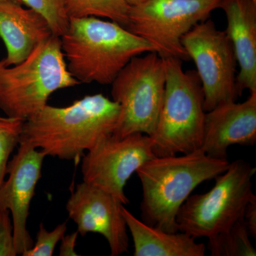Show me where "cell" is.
Masks as SVG:
<instances>
[{
	"label": "cell",
	"mask_w": 256,
	"mask_h": 256,
	"mask_svg": "<svg viewBox=\"0 0 256 256\" xmlns=\"http://www.w3.org/2000/svg\"><path fill=\"white\" fill-rule=\"evenodd\" d=\"M256 168L244 160L230 162L224 172L214 178L212 190L190 195L176 216L178 232L196 238L223 232L242 220L248 203L254 196L252 180Z\"/></svg>",
	"instance_id": "cell-6"
},
{
	"label": "cell",
	"mask_w": 256,
	"mask_h": 256,
	"mask_svg": "<svg viewBox=\"0 0 256 256\" xmlns=\"http://www.w3.org/2000/svg\"><path fill=\"white\" fill-rule=\"evenodd\" d=\"M156 156L150 137L134 133L122 138H104L87 151L82 160V182L114 196L124 205L126 183L148 160Z\"/></svg>",
	"instance_id": "cell-10"
},
{
	"label": "cell",
	"mask_w": 256,
	"mask_h": 256,
	"mask_svg": "<svg viewBox=\"0 0 256 256\" xmlns=\"http://www.w3.org/2000/svg\"><path fill=\"white\" fill-rule=\"evenodd\" d=\"M207 248L212 256H256V250L244 220L208 238Z\"/></svg>",
	"instance_id": "cell-18"
},
{
	"label": "cell",
	"mask_w": 256,
	"mask_h": 256,
	"mask_svg": "<svg viewBox=\"0 0 256 256\" xmlns=\"http://www.w3.org/2000/svg\"><path fill=\"white\" fill-rule=\"evenodd\" d=\"M242 220L246 226L248 230L250 236L256 237V196L254 195L252 200L248 203L244 216Z\"/></svg>",
	"instance_id": "cell-23"
},
{
	"label": "cell",
	"mask_w": 256,
	"mask_h": 256,
	"mask_svg": "<svg viewBox=\"0 0 256 256\" xmlns=\"http://www.w3.org/2000/svg\"><path fill=\"white\" fill-rule=\"evenodd\" d=\"M256 142V92L242 104L217 106L205 114L201 150L216 159H227L230 146Z\"/></svg>",
	"instance_id": "cell-13"
},
{
	"label": "cell",
	"mask_w": 256,
	"mask_h": 256,
	"mask_svg": "<svg viewBox=\"0 0 256 256\" xmlns=\"http://www.w3.org/2000/svg\"><path fill=\"white\" fill-rule=\"evenodd\" d=\"M78 230L69 235L64 236L60 242V256H77L75 248L78 236Z\"/></svg>",
	"instance_id": "cell-24"
},
{
	"label": "cell",
	"mask_w": 256,
	"mask_h": 256,
	"mask_svg": "<svg viewBox=\"0 0 256 256\" xmlns=\"http://www.w3.org/2000/svg\"><path fill=\"white\" fill-rule=\"evenodd\" d=\"M190 60L194 62L204 92V110L235 102L239 96L236 86V56L226 32L218 30L207 18L195 25L182 38Z\"/></svg>",
	"instance_id": "cell-9"
},
{
	"label": "cell",
	"mask_w": 256,
	"mask_h": 256,
	"mask_svg": "<svg viewBox=\"0 0 256 256\" xmlns=\"http://www.w3.org/2000/svg\"><path fill=\"white\" fill-rule=\"evenodd\" d=\"M122 205L110 194L82 182L76 186L66 207L79 234H101L108 242L110 255L118 256L127 252L129 248Z\"/></svg>",
	"instance_id": "cell-12"
},
{
	"label": "cell",
	"mask_w": 256,
	"mask_h": 256,
	"mask_svg": "<svg viewBox=\"0 0 256 256\" xmlns=\"http://www.w3.org/2000/svg\"><path fill=\"white\" fill-rule=\"evenodd\" d=\"M252 1H254V2H256V0H252Z\"/></svg>",
	"instance_id": "cell-27"
},
{
	"label": "cell",
	"mask_w": 256,
	"mask_h": 256,
	"mask_svg": "<svg viewBox=\"0 0 256 256\" xmlns=\"http://www.w3.org/2000/svg\"><path fill=\"white\" fill-rule=\"evenodd\" d=\"M124 1L129 6H134L142 4V3L146 2V0H124Z\"/></svg>",
	"instance_id": "cell-25"
},
{
	"label": "cell",
	"mask_w": 256,
	"mask_h": 256,
	"mask_svg": "<svg viewBox=\"0 0 256 256\" xmlns=\"http://www.w3.org/2000/svg\"><path fill=\"white\" fill-rule=\"evenodd\" d=\"M60 38L67 68L80 84H111L132 58L156 52L119 24L96 16L70 18Z\"/></svg>",
	"instance_id": "cell-2"
},
{
	"label": "cell",
	"mask_w": 256,
	"mask_h": 256,
	"mask_svg": "<svg viewBox=\"0 0 256 256\" xmlns=\"http://www.w3.org/2000/svg\"><path fill=\"white\" fill-rule=\"evenodd\" d=\"M124 0H68L69 18L96 16L119 24L126 28L130 10Z\"/></svg>",
	"instance_id": "cell-17"
},
{
	"label": "cell",
	"mask_w": 256,
	"mask_h": 256,
	"mask_svg": "<svg viewBox=\"0 0 256 256\" xmlns=\"http://www.w3.org/2000/svg\"><path fill=\"white\" fill-rule=\"evenodd\" d=\"M52 35L46 20L34 10L14 2H0V37L6 50L2 60L5 66L21 63Z\"/></svg>",
	"instance_id": "cell-14"
},
{
	"label": "cell",
	"mask_w": 256,
	"mask_h": 256,
	"mask_svg": "<svg viewBox=\"0 0 256 256\" xmlns=\"http://www.w3.org/2000/svg\"><path fill=\"white\" fill-rule=\"evenodd\" d=\"M18 255L15 248L13 225L9 210H0V256Z\"/></svg>",
	"instance_id": "cell-22"
},
{
	"label": "cell",
	"mask_w": 256,
	"mask_h": 256,
	"mask_svg": "<svg viewBox=\"0 0 256 256\" xmlns=\"http://www.w3.org/2000/svg\"><path fill=\"white\" fill-rule=\"evenodd\" d=\"M46 154L20 138L18 152L8 162V180L0 186V210L12 216L14 245L18 255L33 246L26 224L30 205L37 183L42 178V165Z\"/></svg>",
	"instance_id": "cell-11"
},
{
	"label": "cell",
	"mask_w": 256,
	"mask_h": 256,
	"mask_svg": "<svg viewBox=\"0 0 256 256\" xmlns=\"http://www.w3.org/2000/svg\"><path fill=\"white\" fill-rule=\"evenodd\" d=\"M164 62V98L150 137L152 149L156 156L188 154L201 149L203 140L206 112L202 82L196 70H183L181 60Z\"/></svg>",
	"instance_id": "cell-5"
},
{
	"label": "cell",
	"mask_w": 256,
	"mask_h": 256,
	"mask_svg": "<svg viewBox=\"0 0 256 256\" xmlns=\"http://www.w3.org/2000/svg\"><path fill=\"white\" fill-rule=\"evenodd\" d=\"M24 120L0 117V186L4 182L10 156L20 144Z\"/></svg>",
	"instance_id": "cell-20"
},
{
	"label": "cell",
	"mask_w": 256,
	"mask_h": 256,
	"mask_svg": "<svg viewBox=\"0 0 256 256\" xmlns=\"http://www.w3.org/2000/svg\"><path fill=\"white\" fill-rule=\"evenodd\" d=\"M222 0H146L131 6L126 28L152 45L162 58L190 60L182 38L220 8Z\"/></svg>",
	"instance_id": "cell-8"
},
{
	"label": "cell",
	"mask_w": 256,
	"mask_h": 256,
	"mask_svg": "<svg viewBox=\"0 0 256 256\" xmlns=\"http://www.w3.org/2000/svg\"><path fill=\"white\" fill-rule=\"evenodd\" d=\"M78 84L67 68L60 37L53 34L21 63L8 66L0 60V109L6 117L25 120L54 92Z\"/></svg>",
	"instance_id": "cell-4"
},
{
	"label": "cell",
	"mask_w": 256,
	"mask_h": 256,
	"mask_svg": "<svg viewBox=\"0 0 256 256\" xmlns=\"http://www.w3.org/2000/svg\"><path fill=\"white\" fill-rule=\"evenodd\" d=\"M230 162L201 150L182 156H154L136 171L142 186V222L170 232H178V210L200 184L224 172Z\"/></svg>",
	"instance_id": "cell-3"
},
{
	"label": "cell",
	"mask_w": 256,
	"mask_h": 256,
	"mask_svg": "<svg viewBox=\"0 0 256 256\" xmlns=\"http://www.w3.org/2000/svg\"><path fill=\"white\" fill-rule=\"evenodd\" d=\"M46 20L54 35L62 36L68 28V0H20Z\"/></svg>",
	"instance_id": "cell-19"
},
{
	"label": "cell",
	"mask_w": 256,
	"mask_h": 256,
	"mask_svg": "<svg viewBox=\"0 0 256 256\" xmlns=\"http://www.w3.org/2000/svg\"><path fill=\"white\" fill-rule=\"evenodd\" d=\"M18 2L20 3V4H22L21 2H20V0H0V2Z\"/></svg>",
	"instance_id": "cell-26"
},
{
	"label": "cell",
	"mask_w": 256,
	"mask_h": 256,
	"mask_svg": "<svg viewBox=\"0 0 256 256\" xmlns=\"http://www.w3.org/2000/svg\"><path fill=\"white\" fill-rule=\"evenodd\" d=\"M67 230L66 223L57 226L54 230H48L43 223L40 224L34 246L24 252L23 256H52L56 246L65 236Z\"/></svg>",
	"instance_id": "cell-21"
},
{
	"label": "cell",
	"mask_w": 256,
	"mask_h": 256,
	"mask_svg": "<svg viewBox=\"0 0 256 256\" xmlns=\"http://www.w3.org/2000/svg\"><path fill=\"white\" fill-rule=\"evenodd\" d=\"M164 62L156 52L134 57L111 85L112 100L119 104L120 116L112 136L122 138L134 133L153 136L164 98Z\"/></svg>",
	"instance_id": "cell-7"
},
{
	"label": "cell",
	"mask_w": 256,
	"mask_h": 256,
	"mask_svg": "<svg viewBox=\"0 0 256 256\" xmlns=\"http://www.w3.org/2000/svg\"><path fill=\"white\" fill-rule=\"evenodd\" d=\"M134 242V256H204L206 246L183 232L170 233L151 226L121 207Z\"/></svg>",
	"instance_id": "cell-16"
},
{
	"label": "cell",
	"mask_w": 256,
	"mask_h": 256,
	"mask_svg": "<svg viewBox=\"0 0 256 256\" xmlns=\"http://www.w3.org/2000/svg\"><path fill=\"white\" fill-rule=\"evenodd\" d=\"M227 18L226 30L234 45L240 70L236 76L239 96L256 92V3L252 0H222Z\"/></svg>",
	"instance_id": "cell-15"
},
{
	"label": "cell",
	"mask_w": 256,
	"mask_h": 256,
	"mask_svg": "<svg viewBox=\"0 0 256 256\" xmlns=\"http://www.w3.org/2000/svg\"><path fill=\"white\" fill-rule=\"evenodd\" d=\"M120 110L118 104L101 94L85 96L66 107L47 104L24 120L20 138L46 156L76 160L114 134Z\"/></svg>",
	"instance_id": "cell-1"
}]
</instances>
